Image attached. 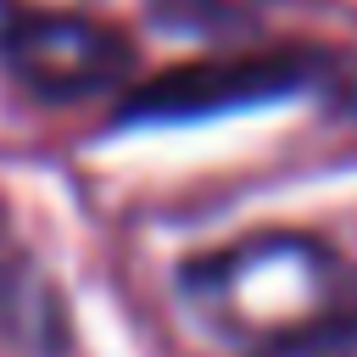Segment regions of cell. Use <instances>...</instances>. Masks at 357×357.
Returning a JSON list of instances; mask_svg holds the SVG:
<instances>
[{
    "label": "cell",
    "instance_id": "cell-1",
    "mask_svg": "<svg viewBox=\"0 0 357 357\" xmlns=\"http://www.w3.org/2000/svg\"><path fill=\"white\" fill-rule=\"evenodd\" d=\"M318 56L307 50H262V56H223V61H184L156 73L151 84L128 89L117 106V128H167V123H206L223 112H251L273 100H296L318 84Z\"/></svg>",
    "mask_w": 357,
    "mask_h": 357
},
{
    "label": "cell",
    "instance_id": "cell-2",
    "mask_svg": "<svg viewBox=\"0 0 357 357\" xmlns=\"http://www.w3.org/2000/svg\"><path fill=\"white\" fill-rule=\"evenodd\" d=\"M134 67V45L78 11H17L0 22V73L33 100H89L117 89Z\"/></svg>",
    "mask_w": 357,
    "mask_h": 357
},
{
    "label": "cell",
    "instance_id": "cell-3",
    "mask_svg": "<svg viewBox=\"0 0 357 357\" xmlns=\"http://www.w3.org/2000/svg\"><path fill=\"white\" fill-rule=\"evenodd\" d=\"M273 279H329V257L312 240L268 234V240H245V245H229L218 257L184 262L178 290L195 307H206L218 324H245V312L251 318H268L262 290Z\"/></svg>",
    "mask_w": 357,
    "mask_h": 357
},
{
    "label": "cell",
    "instance_id": "cell-4",
    "mask_svg": "<svg viewBox=\"0 0 357 357\" xmlns=\"http://www.w3.org/2000/svg\"><path fill=\"white\" fill-rule=\"evenodd\" d=\"M0 340L22 357H67L73 351V312L61 284L45 262L0 223Z\"/></svg>",
    "mask_w": 357,
    "mask_h": 357
},
{
    "label": "cell",
    "instance_id": "cell-5",
    "mask_svg": "<svg viewBox=\"0 0 357 357\" xmlns=\"http://www.w3.org/2000/svg\"><path fill=\"white\" fill-rule=\"evenodd\" d=\"M251 357H357V312H324L273 335Z\"/></svg>",
    "mask_w": 357,
    "mask_h": 357
}]
</instances>
